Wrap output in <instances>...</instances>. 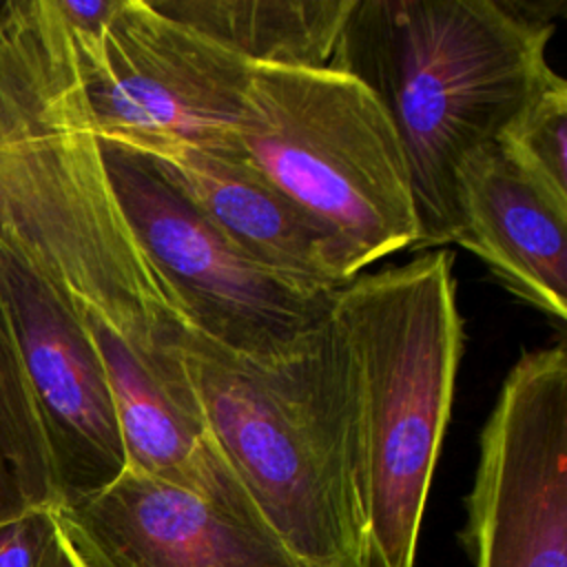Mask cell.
Segmentation results:
<instances>
[{
	"label": "cell",
	"instance_id": "cell-4",
	"mask_svg": "<svg viewBox=\"0 0 567 567\" xmlns=\"http://www.w3.org/2000/svg\"><path fill=\"white\" fill-rule=\"evenodd\" d=\"M452 266L454 255L434 248L332 295L352 374L365 567L416 560L463 352Z\"/></svg>",
	"mask_w": 567,
	"mask_h": 567
},
{
	"label": "cell",
	"instance_id": "cell-10",
	"mask_svg": "<svg viewBox=\"0 0 567 567\" xmlns=\"http://www.w3.org/2000/svg\"><path fill=\"white\" fill-rule=\"evenodd\" d=\"M53 512L82 567H303L264 525L128 467Z\"/></svg>",
	"mask_w": 567,
	"mask_h": 567
},
{
	"label": "cell",
	"instance_id": "cell-1",
	"mask_svg": "<svg viewBox=\"0 0 567 567\" xmlns=\"http://www.w3.org/2000/svg\"><path fill=\"white\" fill-rule=\"evenodd\" d=\"M0 246L140 350L193 328L117 206L53 0L0 9Z\"/></svg>",
	"mask_w": 567,
	"mask_h": 567
},
{
	"label": "cell",
	"instance_id": "cell-12",
	"mask_svg": "<svg viewBox=\"0 0 567 567\" xmlns=\"http://www.w3.org/2000/svg\"><path fill=\"white\" fill-rule=\"evenodd\" d=\"M135 151L217 230L272 272L321 295L361 275L348 248L244 157L179 144Z\"/></svg>",
	"mask_w": 567,
	"mask_h": 567
},
{
	"label": "cell",
	"instance_id": "cell-15",
	"mask_svg": "<svg viewBox=\"0 0 567 567\" xmlns=\"http://www.w3.org/2000/svg\"><path fill=\"white\" fill-rule=\"evenodd\" d=\"M55 507L44 430L0 299V525L33 509Z\"/></svg>",
	"mask_w": 567,
	"mask_h": 567
},
{
	"label": "cell",
	"instance_id": "cell-7",
	"mask_svg": "<svg viewBox=\"0 0 567 567\" xmlns=\"http://www.w3.org/2000/svg\"><path fill=\"white\" fill-rule=\"evenodd\" d=\"M69 33L100 140L244 157L237 124L250 64L148 0H120L97 33Z\"/></svg>",
	"mask_w": 567,
	"mask_h": 567
},
{
	"label": "cell",
	"instance_id": "cell-2",
	"mask_svg": "<svg viewBox=\"0 0 567 567\" xmlns=\"http://www.w3.org/2000/svg\"><path fill=\"white\" fill-rule=\"evenodd\" d=\"M551 33L503 0H357L330 66L372 89L399 133L414 248L454 244L456 171L556 80Z\"/></svg>",
	"mask_w": 567,
	"mask_h": 567
},
{
	"label": "cell",
	"instance_id": "cell-14",
	"mask_svg": "<svg viewBox=\"0 0 567 567\" xmlns=\"http://www.w3.org/2000/svg\"><path fill=\"white\" fill-rule=\"evenodd\" d=\"M250 66L326 69L357 0H148Z\"/></svg>",
	"mask_w": 567,
	"mask_h": 567
},
{
	"label": "cell",
	"instance_id": "cell-9",
	"mask_svg": "<svg viewBox=\"0 0 567 567\" xmlns=\"http://www.w3.org/2000/svg\"><path fill=\"white\" fill-rule=\"evenodd\" d=\"M0 299L44 430L58 507L73 505L126 467L102 359L75 308L2 246Z\"/></svg>",
	"mask_w": 567,
	"mask_h": 567
},
{
	"label": "cell",
	"instance_id": "cell-13",
	"mask_svg": "<svg viewBox=\"0 0 567 567\" xmlns=\"http://www.w3.org/2000/svg\"><path fill=\"white\" fill-rule=\"evenodd\" d=\"M454 244L518 299L567 319V206L538 188L494 140L456 171Z\"/></svg>",
	"mask_w": 567,
	"mask_h": 567
},
{
	"label": "cell",
	"instance_id": "cell-11",
	"mask_svg": "<svg viewBox=\"0 0 567 567\" xmlns=\"http://www.w3.org/2000/svg\"><path fill=\"white\" fill-rule=\"evenodd\" d=\"M80 319L111 385L126 467L264 525L204 419L179 346L146 352L95 317Z\"/></svg>",
	"mask_w": 567,
	"mask_h": 567
},
{
	"label": "cell",
	"instance_id": "cell-6",
	"mask_svg": "<svg viewBox=\"0 0 567 567\" xmlns=\"http://www.w3.org/2000/svg\"><path fill=\"white\" fill-rule=\"evenodd\" d=\"M100 151L137 246L202 337L233 354L270 363L328 319L334 292L306 290L255 261L144 153L109 140H100Z\"/></svg>",
	"mask_w": 567,
	"mask_h": 567
},
{
	"label": "cell",
	"instance_id": "cell-8",
	"mask_svg": "<svg viewBox=\"0 0 567 567\" xmlns=\"http://www.w3.org/2000/svg\"><path fill=\"white\" fill-rule=\"evenodd\" d=\"M472 567H567V350H527L478 439L465 496Z\"/></svg>",
	"mask_w": 567,
	"mask_h": 567
},
{
	"label": "cell",
	"instance_id": "cell-16",
	"mask_svg": "<svg viewBox=\"0 0 567 567\" xmlns=\"http://www.w3.org/2000/svg\"><path fill=\"white\" fill-rule=\"evenodd\" d=\"M507 157L567 206V82L556 75L498 135Z\"/></svg>",
	"mask_w": 567,
	"mask_h": 567
},
{
	"label": "cell",
	"instance_id": "cell-17",
	"mask_svg": "<svg viewBox=\"0 0 567 567\" xmlns=\"http://www.w3.org/2000/svg\"><path fill=\"white\" fill-rule=\"evenodd\" d=\"M58 532L53 509H33L0 525V567H38Z\"/></svg>",
	"mask_w": 567,
	"mask_h": 567
},
{
	"label": "cell",
	"instance_id": "cell-3",
	"mask_svg": "<svg viewBox=\"0 0 567 567\" xmlns=\"http://www.w3.org/2000/svg\"><path fill=\"white\" fill-rule=\"evenodd\" d=\"M179 354L204 419L268 532L303 567H365L352 374L328 319L261 363L195 328Z\"/></svg>",
	"mask_w": 567,
	"mask_h": 567
},
{
	"label": "cell",
	"instance_id": "cell-19",
	"mask_svg": "<svg viewBox=\"0 0 567 567\" xmlns=\"http://www.w3.org/2000/svg\"><path fill=\"white\" fill-rule=\"evenodd\" d=\"M2 4H4V0H0V9H2Z\"/></svg>",
	"mask_w": 567,
	"mask_h": 567
},
{
	"label": "cell",
	"instance_id": "cell-5",
	"mask_svg": "<svg viewBox=\"0 0 567 567\" xmlns=\"http://www.w3.org/2000/svg\"><path fill=\"white\" fill-rule=\"evenodd\" d=\"M237 137L244 159L326 226L359 272L419 239L399 133L352 73L252 66Z\"/></svg>",
	"mask_w": 567,
	"mask_h": 567
},
{
	"label": "cell",
	"instance_id": "cell-18",
	"mask_svg": "<svg viewBox=\"0 0 567 567\" xmlns=\"http://www.w3.org/2000/svg\"><path fill=\"white\" fill-rule=\"evenodd\" d=\"M38 567H82L78 556L69 547L66 538L62 536L60 527H58L55 536L51 538V543H49V547H47V551H44V556H42Z\"/></svg>",
	"mask_w": 567,
	"mask_h": 567
}]
</instances>
